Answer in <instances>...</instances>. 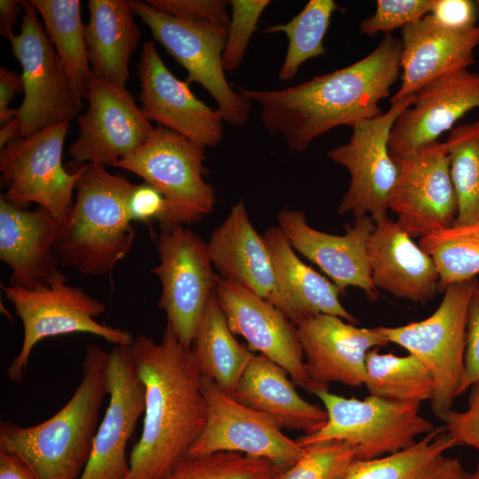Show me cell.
I'll return each mask as SVG.
<instances>
[{
	"instance_id": "obj_18",
	"label": "cell",
	"mask_w": 479,
	"mask_h": 479,
	"mask_svg": "<svg viewBox=\"0 0 479 479\" xmlns=\"http://www.w3.org/2000/svg\"><path fill=\"white\" fill-rule=\"evenodd\" d=\"M295 326L313 394L328 389L330 382L365 384L368 352L389 344L376 328L357 327L330 314L313 315Z\"/></svg>"
},
{
	"instance_id": "obj_24",
	"label": "cell",
	"mask_w": 479,
	"mask_h": 479,
	"mask_svg": "<svg viewBox=\"0 0 479 479\" xmlns=\"http://www.w3.org/2000/svg\"><path fill=\"white\" fill-rule=\"evenodd\" d=\"M61 224L46 209L30 210L0 198V259L11 270L10 286L33 289L60 271L54 254Z\"/></svg>"
},
{
	"instance_id": "obj_20",
	"label": "cell",
	"mask_w": 479,
	"mask_h": 479,
	"mask_svg": "<svg viewBox=\"0 0 479 479\" xmlns=\"http://www.w3.org/2000/svg\"><path fill=\"white\" fill-rule=\"evenodd\" d=\"M278 224L294 250L316 263L343 294L348 287H357L370 301L378 298L367 254L375 226L372 216L356 217L352 224H346L344 234L336 235L311 227L303 211L286 208L278 215Z\"/></svg>"
},
{
	"instance_id": "obj_7",
	"label": "cell",
	"mask_w": 479,
	"mask_h": 479,
	"mask_svg": "<svg viewBox=\"0 0 479 479\" xmlns=\"http://www.w3.org/2000/svg\"><path fill=\"white\" fill-rule=\"evenodd\" d=\"M205 147L161 125L148 140L114 167L130 171L166 200L163 224H192L212 212L215 190L203 177Z\"/></svg>"
},
{
	"instance_id": "obj_4",
	"label": "cell",
	"mask_w": 479,
	"mask_h": 479,
	"mask_svg": "<svg viewBox=\"0 0 479 479\" xmlns=\"http://www.w3.org/2000/svg\"><path fill=\"white\" fill-rule=\"evenodd\" d=\"M133 185L106 166L85 164L54 246L59 265L103 276L127 256L135 236L127 205Z\"/></svg>"
},
{
	"instance_id": "obj_1",
	"label": "cell",
	"mask_w": 479,
	"mask_h": 479,
	"mask_svg": "<svg viewBox=\"0 0 479 479\" xmlns=\"http://www.w3.org/2000/svg\"><path fill=\"white\" fill-rule=\"evenodd\" d=\"M401 39L384 35L361 59L297 85L279 90H238L261 108V121L288 151L306 150L331 130L376 117L401 70Z\"/></svg>"
},
{
	"instance_id": "obj_11",
	"label": "cell",
	"mask_w": 479,
	"mask_h": 479,
	"mask_svg": "<svg viewBox=\"0 0 479 479\" xmlns=\"http://www.w3.org/2000/svg\"><path fill=\"white\" fill-rule=\"evenodd\" d=\"M70 122L43 129L27 137H17L0 150V172L8 202L27 208L35 203L60 224L68 216L77 181L85 164L73 172L62 164L63 147Z\"/></svg>"
},
{
	"instance_id": "obj_36",
	"label": "cell",
	"mask_w": 479,
	"mask_h": 479,
	"mask_svg": "<svg viewBox=\"0 0 479 479\" xmlns=\"http://www.w3.org/2000/svg\"><path fill=\"white\" fill-rule=\"evenodd\" d=\"M459 211L454 224L479 220V117L456 125L444 142Z\"/></svg>"
},
{
	"instance_id": "obj_17",
	"label": "cell",
	"mask_w": 479,
	"mask_h": 479,
	"mask_svg": "<svg viewBox=\"0 0 479 479\" xmlns=\"http://www.w3.org/2000/svg\"><path fill=\"white\" fill-rule=\"evenodd\" d=\"M140 107L150 122L203 146L215 147L224 138V118L199 99L189 83L177 78L152 41L144 43L137 64Z\"/></svg>"
},
{
	"instance_id": "obj_27",
	"label": "cell",
	"mask_w": 479,
	"mask_h": 479,
	"mask_svg": "<svg viewBox=\"0 0 479 479\" xmlns=\"http://www.w3.org/2000/svg\"><path fill=\"white\" fill-rule=\"evenodd\" d=\"M275 271L279 288L277 307L295 326L316 314H330L349 323L357 320L341 303L340 288L305 264L278 226L263 235Z\"/></svg>"
},
{
	"instance_id": "obj_6",
	"label": "cell",
	"mask_w": 479,
	"mask_h": 479,
	"mask_svg": "<svg viewBox=\"0 0 479 479\" xmlns=\"http://www.w3.org/2000/svg\"><path fill=\"white\" fill-rule=\"evenodd\" d=\"M325 406L327 420L318 431L296 441L306 447L338 440L352 444L357 460H369L413 445L416 438L435 428L420 414V404H404L369 395L360 400L329 392L314 393Z\"/></svg>"
},
{
	"instance_id": "obj_39",
	"label": "cell",
	"mask_w": 479,
	"mask_h": 479,
	"mask_svg": "<svg viewBox=\"0 0 479 479\" xmlns=\"http://www.w3.org/2000/svg\"><path fill=\"white\" fill-rule=\"evenodd\" d=\"M229 4L232 17L223 53V65L225 71L231 72L241 65L260 17L271 1L232 0Z\"/></svg>"
},
{
	"instance_id": "obj_46",
	"label": "cell",
	"mask_w": 479,
	"mask_h": 479,
	"mask_svg": "<svg viewBox=\"0 0 479 479\" xmlns=\"http://www.w3.org/2000/svg\"><path fill=\"white\" fill-rule=\"evenodd\" d=\"M24 92L22 75L5 67L0 68V124L3 127L16 117V110L9 104L16 93Z\"/></svg>"
},
{
	"instance_id": "obj_42",
	"label": "cell",
	"mask_w": 479,
	"mask_h": 479,
	"mask_svg": "<svg viewBox=\"0 0 479 479\" xmlns=\"http://www.w3.org/2000/svg\"><path fill=\"white\" fill-rule=\"evenodd\" d=\"M439 420L458 445L472 446L479 452V382L469 388L467 408L465 411L451 409Z\"/></svg>"
},
{
	"instance_id": "obj_51",
	"label": "cell",
	"mask_w": 479,
	"mask_h": 479,
	"mask_svg": "<svg viewBox=\"0 0 479 479\" xmlns=\"http://www.w3.org/2000/svg\"><path fill=\"white\" fill-rule=\"evenodd\" d=\"M476 2V4L478 6V9H479V0L475 1Z\"/></svg>"
},
{
	"instance_id": "obj_22",
	"label": "cell",
	"mask_w": 479,
	"mask_h": 479,
	"mask_svg": "<svg viewBox=\"0 0 479 479\" xmlns=\"http://www.w3.org/2000/svg\"><path fill=\"white\" fill-rule=\"evenodd\" d=\"M479 108V73L460 69L421 88L413 103L396 120L389 147L394 159L438 141L467 113Z\"/></svg>"
},
{
	"instance_id": "obj_2",
	"label": "cell",
	"mask_w": 479,
	"mask_h": 479,
	"mask_svg": "<svg viewBox=\"0 0 479 479\" xmlns=\"http://www.w3.org/2000/svg\"><path fill=\"white\" fill-rule=\"evenodd\" d=\"M128 349L145 387V409L125 479H164L188 458L204 428L202 375L168 324L161 342L138 335Z\"/></svg>"
},
{
	"instance_id": "obj_9",
	"label": "cell",
	"mask_w": 479,
	"mask_h": 479,
	"mask_svg": "<svg viewBox=\"0 0 479 479\" xmlns=\"http://www.w3.org/2000/svg\"><path fill=\"white\" fill-rule=\"evenodd\" d=\"M130 6L165 51L187 72L185 82L200 84L216 100L224 121L244 126L252 100L235 90L225 77L223 53L228 26L185 21L160 12L145 1H130Z\"/></svg>"
},
{
	"instance_id": "obj_31",
	"label": "cell",
	"mask_w": 479,
	"mask_h": 479,
	"mask_svg": "<svg viewBox=\"0 0 479 479\" xmlns=\"http://www.w3.org/2000/svg\"><path fill=\"white\" fill-rule=\"evenodd\" d=\"M191 350L201 375L230 395L255 355L235 339L215 292L203 310Z\"/></svg>"
},
{
	"instance_id": "obj_45",
	"label": "cell",
	"mask_w": 479,
	"mask_h": 479,
	"mask_svg": "<svg viewBox=\"0 0 479 479\" xmlns=\"http://www.w3.org/2000/svg\"><path fill=\"white\" fill-rule=\"evenodd\" d=\"M478 11L472 0H434L429 14L443 27L467 29L476 26Z\"/></svg>"
},
{
	"instance_id": "obj_33",
	"label": "cell",
	"mask_w": 479,
	"mask_h": 479,
	"mask_svg": "<svg viewBox=\"0 0 479 479\" xmlns=\"http://www.w3.org/2000/svg\"><path fill=\"white\" fill-rule=\"evenodd\" d=\"M365 385L372 396L404 404L431 401L435 393L433 374L420 357L381 354L377 349L367 354Z\"/></svg>"
},
{
	"instance_id": "obj_25",
	"label": "cell",
	"mask_w": 479,
	"mask_h": 479,
	"mask_svg": "<svg viewBox=\"0 0 479 479\" xmlns=\"http://www.w3.org/2000/svg\"><path fill=\"white\" fill-rule=\"evenodd\" d=\"M208 250L219 278L257 294L277 307L279 288L272 261L242 199L213 231Z\"/></svg>"
},
{
	"instance_id": "obj_30",
	"label": "cell",
	"mask_w": 479,
	"mask_h": 479,
	"mask_svg": "<svg viewBox=\"0 0 479 479\" xmlns=\"http://www.w3.org/2000/svg\"><path fill=\"white\" fill-rule=\"evenodd\" d=\"M458 446L444 425L413 445L369 460H357L344 479H465L468 473L458 458L444 453Z\"/></svg>"
},
{
	"instance_id": "obj_35",
	"label": "cell",
	"mask_w": 479,
	"mask_h": 479,
	"mask_svg": "<svg viewBox=\"0 0 479 479\" xmlns=\"http://www.w3.org/2000/svg\"><path fill=\"white\" fill-rule=\"evenodd\" d=\"M334 0H310L290 21L264 29L265 33H284L287 50L279 77L282 82L293 79L307 60L324 56V39L333 14L339 10Z\"/></svg>"
},
{
	"instance_id": "obj_37",
	"label": "cell",
	"mask_w": 479,
	"mask_h": 479,
	"mask_svg": "<svg viewBox=\"0 0 479 479\" xmlns=\"http://www.w3.org/2000/svg\"><path fill=\"white\" fill-rule=\"evenodd\" d=\"M287 468L269 459L219 452L188 457L164 479H279Z\"/></svg>"
},
{
	"instance_id": "obj_48",
	"label": "cell",
	"mask_w": 479,
	"mask_h": 479,
	"mask_svg": "<svg viewBox=\"0 0 479 479\" xmlns=\"http://www.w3.org/2000/svg\"><path fill=\"white\" fill-rule=\"evenodd\" d=\"M23 11L20 1H0V34L10 40L15 34L12 27L17 21L18 15Z\"/></svg>"
},
{
	"instance_id": "obj_47",
	"label": "cell",
	"mask_w": 479,
	"mask_h": 479,
	"mask_svg": "<svg viewBox=\"0 0 479 479\" xmlns=\"http://www.w3.org/2000/svg\"><path fill=\"white\" fill-rule=\"evenodd\" d=\"M0 479H40L19 456L0 449Z\"/></svg>"
},
{
	"instance_id": "obj_10",
	"label": "cell",
	"mask_w": 479,
	"mask_h": 479,
	"mask_svg": "<svg viewBox=\"0 0 479 479\" xmlns=\"http://www.w3.org/2000/svg\"><path fill=\"white\" fill-rule=\"evenodd\" d=\"M24 14L20 33L9 41L22 68L24 98L15 109L20 137L43 129L70 122L78 116L82 102L75 94L62 62L38 20L30 1H20Z\"/></svg>"
},
{
	"instance_id": "obj_44",
	"label": "cell",
	"mask_w": 479,
	"mask_h": 479,
	"mask_svg": "<svg viewBox=\"0 0 479 479\" xmlns=\"http://www.w3.org/2000/svg\"><path fill=\"white\" fill-rule=\"evenodd\" d=\"M127 205L132 222L156 220L161 225L166 221L168 208L165 198L146 183L133 185Z\"/></svg>"
},
{
	"instance_id": "obj_13",
	"label": "cell",
	"mask_w": 479,
	"mask_h": 479,
	"mask_svg": "<svg viewBox=\"0 0 479 479\" xmlns=\"http://www.w3.org/2000/svg\"><path fill=\"white\" fill-rule=\"evenodd\" d=\"M156 240L159 264L152 269L161 284L158 307L179 342L191 349L193 336L219 276L214 271L208 243L179 224L160 227Z\"/></svg>"
},
{
	"instance_id": "obj_23",
	"label": "cell",
	"mask_w": 479,
	"mask_h": 479,
	"mask_svg": "<svg viewBox=\"0 0 479 479\" xmlns=\"http://www.w3.org/2000/svg\"><path fill=\"white\" fill-rule=\"evenodd\" d=\"M401 84L390 103L416 94L435 79L468 69L479 45V25L467 29L443 27L428 14L401 29Z\"/></svg>"
},
{
	"instance_id": "obj_12",
	"label": "cell",
	"mask_w": 479,
	"mask_h": 479,
	"mask_svg": "<svg viewBox=\"0 0 479 479\" xmlns=\"http://www.w3.org/2000/svg\"><path fill=\"white\" fill-rule=\"evenodd\" d=\"M415 99V94L390 103L381 114L350 127L349 141L334 147L327 157L344 167L350 179L337 208L339 215L370 216L375 224L388 218V203L398 175L389 141L398 116Z\"/></svg>"
},
{
	"instance_id": "obj_28",
	"label": "cell",
	"mask_w": 479,
	"mask_h": 479,
	"mask_svg": "<svg viewBox=\"0 0 479 479\" xmlns=\"http://www.w3.org/2000/svg\"><path fill=\"white\" fill-rule=\"evenodd\" d=\"M287 371L265 356L254 355L232 396L240 403L271 417L281 428L320 429L327 420L322 407L304 400Z\"/></svg>"
},
{
	"instance_id": "obj_41",
	"label": "cell",
	"mask_w": 479,
	"mask_h": 479,
	"mask_svg": "<svg viewBox=\"0 0 479 479\" xmlns=\"http://www.w3.org/2000/svg\"><path fill=\"white\" fill-rule=\"evenodd\" d=\"M155 10L193 22L229 26V2L224 0H145Z\"/></svg>"
},
{
	"instance_id": "obj_15",
	"label": "cell",
	"mask_w": 479,
	"mask_h": 479,
	"mask_svg": "<svg viewBox=\"0 0 479 479\" xmlns=\"http://www.w3.org/2000/svg\"><path fill=\"white\" fill-rule=\"evenodd\" d=\"M397 181L388 208L412 239L454 224L459 204L444 142L436 141L395 159Z\"/></svg>"
},
{
	"instance_id": "obj_26",
	"label": "cell",
	"mask_w": 479,
	"mask_h": 479,
	"mask_svg": "<svg viewBox=\"0 0 479 479\" xmlns=\"http://www.w3.org/2000/svg\"><path fill=\"white\" fill-rule=\"evenodd\" d=\"M372 280L392 295L426 304L438 290L432 257L389 217L378 224L367 242Z\"/></svg>"
},
{
	"instance_id": "obj_19",
	"label": "cell",
	"mask_w": 479,
	"mask_h": 479,
	"mask_svg": "<svg viewBox=\"0 0 479 479\" xmlns=\"http://www.w3.org/2000/svg\"><path fill=\"white\" fill-rule=\"evenodd\" d=\"M108 397L90 459L78 479H125L126 447L144 413L145 387L128 347L108 352Z\"/></svg>"
},
{
	"instance_id": "obj_49",
	"label": "cell",
	"mask_w": 479,
	"mask_h": 479,
	"mask_svg": "<svg viewBox=\"0 0 479 479\" xmlns=\"http://www.w3.org/2000/svg\"><path fill=\"white\" fill-rule=\"evenodd\" d=\"M20 125L14 118L4 125L0 130V150L4 148L11 141L20 137Z\"/></svg>"
},
{
	"instance_id": "obj_5",
	"label": "cell",
	"mask_w": 479,
	"mask_h": 479,
	"mask_svg": "<svg viewBox=\"0 0 479 479\" xmlns=\"http://www.w3.org/2000/svg\"><path fill=\"white\" fill-rule=\"evenodd\" d=\"M2 290L23 325L21 348L6 371L12 382L22 381L34 347L45 338L85 333L125 347L134 340L126 330L98 323L96 318L106 311V305L83 289L68 285L62 271L48 285L33 289L9 285L3 286Z\"/></svg>"
},
{
	"instance_id": "obj_50",
	"label": "cell",
	"mask_w": 479,
	"mask_h": 479,
	"mask_svg": "<svg viewBox=\"0 0 479 479\" xmlns=\"http://www.w3.org/2000/svg\"><path fill=\"white\" fill-rule=\"evenodd\" d=\"M465 479H479V468L476 467V470L473 473H468Z\"/></svg>"
},
{
	"instance_id": "obj_32",
	"label": "cell",
	"mask_w": 479,
	"mask_h": 479,
	"mask_svg": "<svg viewBox=\"0 0 479 479\" xmlns=\"http://www.w3.org/2000/svg\"><path fill=\"white\" fill-rule=\"evenodd\" d=\"M43 21L71 87L82 101L93 77L87 56L79 0H30Z\"/></svg>"
},
{
	"instance_id": "obj_3",
	"label": "cell",
	"mask_w": 479,
	"mask_h": 479,
	"mask_svg": "<svg viewBox=\"0 0 479 479\" xmlns=\"http://www.w3.org/2000/svg\"><path fill=\"white\" fill-rule=\"evenodd\" d=\"M107 396L108 352L88 344L81 381L67 404L36 425L1 421L0 449L19 456L40 479H78L90 459Z\"/></svg>"
},
{
	"instance_id": "obj_14",
	"label": "cell",
	"mask_w": 479,
	"mask_h": 479,
	"mask_svg": "<svg viewBox=\"0 0 479 479\" xmlns=\"http://www.w3.org/2000/svg\"><path fill=\"white\" fill-rule=\"evenodd\" d=\"M200 385L207 419L188 457L232 452L289 467L303 455L304 447L286 436L271 417L240 403L208 378L201 376Z\"/></svg>"
},
{
	"instance_id": "obj_8",
	"label": "cell",
	"mask_w": 479,
	"mask_h": 479,
	"mask_svg": "<svg viewBox=\"0 0 479 479\" xmlns=\"http://www.w3.org/2000/svg\"><path fill=\"white\" fill-rule=\"evenodd\" d=\"M477 280L446 287L438 308L423 320L375 327L389 343L401 346L428 367L435 380L431 410L438 419L452 409L459 397L465 369L467 306Z\"/></svg>"
},
{
	"instance_id": "obj_21",
	"label": "cell",
	"mask_w": 479,
	"mask_h": 479,
	"mask_svg": "<svg viewBox=\"0 0 479 479\" xmlns=\"http://www.w3.org/2000/svg\"><path fill=\"white\" fill-rule=\"evenodd\" d=\"M215 294L234 334L284 368L294 384L310 392L303 352L296 326L274 304L257 294L221 278Z\"/></svg>"
},
{
	"instance_id": "obj_38",
	"label": "cell",
	"mask_w": 479,
	"mask_h": 479,
	"mask_svg": "<svg viewBox=\"0 0 479 479\" xmlns=\"http://www.w3.org/2000/svg\"><path fill=\"white\" fill-rule=\"evenodd\" d=\"M303 455L279 479H344L357 459L355 447L331 440L304 447Z\"/></svg>"
},
{
	"instance_id": "obj_43",
	"label": "cell",
	"mask_w": 479,
	"mask_h": 479,
	"mask_svg": "<svg viewBox=\"0 0 479 479\" xmlns=\"http://www.w3.org/2000/svg\"><path fill=\"white\" fill-rule=\"evenodd\" d=\"M479 382V281L471 291L467 318V342L465 369L460 382L459 396Z\"/></svg>"
},
{
	"instance_id": "obj_16",
	"label": "cell",
	"mask_w": 479,
	"mask_h": 479,
	"mask_svg": "<svg viewBox=\"0 0 479 479\" xmlns=\"http://www.w3.org/2000/svg\"><path fill=\"white\" fill-rule=\"evenodd\" d=\"M88 108L78 116V137L68 148L69 166H113L144 145L154 127L132 95L104 80L92 77Z\"/></svg>"
},
{
	"instance_id": "obj_34",
	"label": "cell",
	"mask_w": 479,
	"mask_h": 479,
	"mask_svg": "<svg viewBox=\"0 0 479 479\" xmlns=\"http://www.w3.org/2000/svg\"><path fill=\"white\" fill-rule=\"evenodd\" d=\"M420 247L436 263L441 292L449 285L476 279L479 274V220L423 236Z\"/></svg>"
},
{
	"instance_id": "obj_40",
	"label": "cell",
	"mask_w": 479,
	"mask_h": 479,
	"mask_svg": "<svg viewBox=\"0 0 479 479\" xmlns=\"http://www.w3.org/2000/svg\"><path fill=\"white\" fill-rule=\"evenodd\" d=\"M434 0H378L373 14L364 19L359 31L367 36L391 34L430 13Z\"/></svg>"
},
{
	"instance_id": "obj_29",
	"label": "cell",
	"mask_w": 479,
	"mask_h": 479,
	"mask_svg": "<svg viewBox=\"0 0 479 479\" xmlns=\"http://www.w3.org/2000/svg\"><path fill=\"white\" fill-rule=\"evenodd\" d=\"M84 25L87 56L93 77L126 89L129 62L141 41L128 0H89Z\"/></svg>"
}]
</instances>
